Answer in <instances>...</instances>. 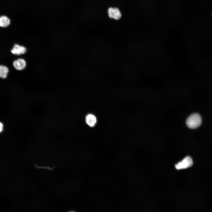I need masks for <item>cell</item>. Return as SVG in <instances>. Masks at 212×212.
Segmentation results:
<instances>
[{
	"label": "cell",
	"mask_w": 212,
	"mask_h": 212,
	"mask_svg": "<svg viewBox=\"0 0 212 212\" xmlns=\"http://www.w3.org/2000/svg\"><path fill=\"white\" fill-rule=\"evenodd\" d=\"M10 23V19L6 16H2L0 17V26L6 27L8 26Z\"/></svg>",
	"instance_id": "52a82bcc"
},
{
	"label": "cell",
	"mask_w": 212,
	"mask_h": 212,
	"mask_svg": "<svg viewBox=\"0 0 212 212\" xmlns=\"http://www.w3.org/2000/svg\"><path fill=\"white\" fill-rule=\"evenodd\" d=\"M26 49L24 47L15 44L11 50V53L14 55H19L25 54Z\"/></svg>",
	"instance_id": "277c9868"
},
{
	"label": "cell",
	"mask_w": 212,
	"mask_h": 212,
	"mask_svg": "<svg viewBox=\"0 0 212 212\" xmlns=\"http://www.w3.org/2000/svg\"><path fill=\"white\" fill-rule=\"evenodd\" d=\"M202 120L200 115L198 113H194L190 115L187 119L186 124L191 129H195L201 125Z\"/></svg>",
	"instance_id": "6da1fadb"
},
{
	"label": "cell",
	"mask_w": 212,
	"mask_h": 212,
	"mask_svg": "<svg viewBox=\"0 0 212 212\" xmlns=\"http://www.w3.org/2000/svg\"><path fill=\"white\" fill-rule=\"evenodd\" d=\"M193 164L192 158L189 156L186 157L181 161L175 165V168L177 170L186 169L191 167Z\"/></svg>",
	"instance_id": "7a4b0ae2"
},
{
	"label": "cell",
	"mask_w": 212,
	"mask_h": 212,
	"mask_svg": "<svg viewBox=\"0 0 212 212\" xmlns=\"http://www.w3.org/2000/svg\"><path fill=\"white\" fill-rule=\"evenodd\" d=\"M13 64L16 69L18 70H21L25 68L26 63L24 59H18L13 62Z\"/></svg>",
	"instance_id": "5b68a950"
},
{
	"label": "cell",
	"mask_w": 212,
	"mask_h": 212,
	"mask_svg": "<svg viewBox=\"0 0 212 212\" xmlns=\"http://www.w3.org/2000/svg\"><path fill=\"white\" fill-rule=\"evenodd\" d=\"M3 124L0 122V132H2L3 129Z\"/></svg>",
	"instance_id": "9c48e42d"
},
{
	"label": "cell",
	"mask_w": 212,
	"mask_h": 212,
	"mask_svg": "<svg viewBox=\"0 0 212 212\" xmlns=\"http://www.w3.org/2000/svg\"><path fill=\"white\" fill-rule=\"evenodd\" d=\"M109 17L118 20L121 17L122 14L119 9L117 8L110 7L108 10Z\"/></svg>",
	"instance_id": "3957f363"
},
{
	"label": "cell",
	"mask_w": 212,
	"mask_h": 212,
	"mask_svg": "<svg viewBox=\"0 0 212 212\" xmlns=\"http://www.w3.org/2000/svg\"><path fill=\"white\" fill-rule=\"evenodd\" d=\"M9 69L6 66L3 65H0V77L6 78L9 72Z\"/></svg>",
	"instance_id": "ba28073f"
},
{
	"label": "cell",
	"mask_w": 212,
	"mask_h": 212,
	"mask_svg": "<svg viewBox=\"0 0 212 212\" xmlns=\"http://www.w3.org/2000/svg\"><path fill=\"white\" fill-rule=\"evenodd\" d=\"M86 121L87 124L91 127L95 126L96 123L97 119L96 117L93 115L89 114L86 117Z\"/></svg>",
	"instance_id": "8992f818"
}]
</instances>
